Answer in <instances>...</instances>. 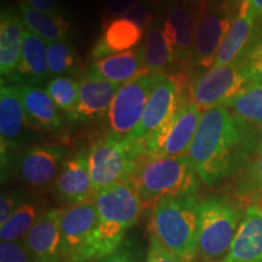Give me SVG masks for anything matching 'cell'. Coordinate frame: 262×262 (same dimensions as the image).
I'll use <instances>...</instances> for the list:
<instances>
[{
    "label": "cell",
    "mask_w": 262,
    "mask_h": 262,
    "mask_svg": "<svg viewBox=\"0 0 262 262\" xmlns=\"http://www.w3.org/2000/svg\"><path fill=\"white\" fill-rule=\"evenodd\" d=\"M256 130L235 119L226 107L203 112L188 150L201 181L212 186L243 168L256 152Z\"/></svg>",
    "instance_id": "cell-1"
},
{
    "label": "cell",
    "mask_w": 262,
    "mask_h": 262,
    "mask_svg": "<svg viewBox=\"0 0 262 262\" xmlns=\"http://www.w3.org/2000/svg\"><path fill=\"white\" fill-rule=\"evenodd\" d=\"M94 202L97 224L89 244L88 262H96L116 251L145 209L131 183H118L101 189L95 194Z\"/></svg>",
    "instance_id": "cell-2"
},
{
    "label": "cell",
    "mask_w": 262,
    "mask_h": 262,
    "mask_svg": "<svg viewBox=\"0 0 262 262\" xmlns=\"http://www.w3.org/2000/svg\"><path fill=\"white\" fill-rule=\"evenodd\" d=\"M199 203L195 194L165 196L152 206L150 234L182 262L196 255Z\"/></svg>",
    "instance_id": "cell-3"
},
{
    "label": "cell",
    "mask_w": 262,
    "mask_h": 262,
    "mask_svg": "<svg viewBox=\"0 0 262 262\" xmlns=\"http://www.w3.org/2000/svg\"><path fill=\"white\" fill-rule=\"evenodd\" d=\"M198 172L188 156L142 158L130 180L143 208H150L165 196L195 194Z\"/></svg>",
    "instance_id": "cell-4"
},
{
    "label": "cell",
    "mask_w": 262,
    "mask_h": 262,
    "mask_svg": "<svg viewBox=\"0 0 262 262\" xmlns=\"http://www.w3.org/2000/svg\"><path fill=\"white\" fill-rule=\"evenodd\" d=\"M242 214L227 199L209 196L199 203L196 255L202 262H221L237 233Z\"/></svg>",
    "instance_id": "cell-5"
},
{
    "label": "cell",
    "mask_w": 262,
    "mask_h": 262,
    "mask_svg": "<svg viewBox=\"0 0 262 262\" xmlns=\"http://www.w3.org/2000/svg\"><path fill=\"white\" fill-rule=\"evenodd\" d=\"M202 114L189 98L180 97L169 119L141 145V159L188 156Z\"/></svg>",
    "instance_id": "cell-6"
},
{
    "label": "cell",
    "mask_w": 262,
    "mask_h": 262,
    "mask_svg": "<svg viewBox=\"0 0 262 262\" xmlns=\"http://www.w3.org/2000/svg\"><path fill=\"white\" fill-rule=\"evenodd\" d=\"M140 157L125 140L113 134L101 137L89 149V168L95 194L101 189L130 183Z\"/></svg>",
    "instance_id": "cell-7"
},
{
    "label": "cell",
    "mask_w": 262,
    "mask_h": 262,
    "mask_svg": "<svg viewBox=\"0 0 262 262\" xmlns=\"http://www.w3.org/2000/svg\"><path fill=\"white\" fill-rule=\"evenodd\" d=\"M251 84L239 62L212 66L192 83L191 101L201 111L228 108L239 94Z\"/></svg>",
    "instance_id": "cell-8"
},
{
    "label": "cell",
    "mask_w": 262,
    "mask_h": 262,
    "mask_svg": "<svg viewBox=\"0 0 262 262\" xmlns=\"http://www.w3.org/2000/svg\"><path fill=\"white\" fill-rule=\"evenodd\" d=\"M233 18L231 6L214 5L202 0L191 66L199 70H209L214 66Z\"/></svg>",
    "instance_id": "cell-9"
},
{
    "label": "cell",
    "mask_w": 262,
    "mask_h": 262,
    "mask_svg": "<svg viewBox=\"0 0 262 262\" xmlns=\"http://www.w3.org/2000/svg\"><path fill=\"white\" fill-rule=\"evenodd\" d=\"M179 83L170 75H155V84L150 91L148 102L145 108L140 123L126 137L127 145L133 147L140 155V148L145 141L157 133L179 103Z\"/></svg>",
    "instance_id": "cell-10"
},
{
    "label": "cell",
    "mask_w": 262,
    "mask_h": 262,
    "mask_svg": "<svg viewBox=\"0 0 262 262\" xmlns=\"http://www.w3.org/2000/svg\"><path fill=\"white\" fill-rule=\"evenodd\" d=\"M68 149L61 145H38L26 148L12 160L17 178L32 188H47L56 182L67 159Z\"/></svg>",
    "instance_id": "cell-11"
},
{
    "label": "cell",
    "mask_w": 262,
    "mask_h": 262,
    "mask_svg": "<svg viewBox=\"0 0 262 262\" xmlns=\"http://www.w3.org/2000/svg\"><path fill=\"white\" fill-rule=\"evenodd\" d=\"M155 84V75H140L120 86L108 111L111 134L126 137L140 123Z\"/></svg>",
    "instance_id": "cell-12"
},
{
    "label": "cell",
    "mask_w": 262,
    "mask_h": 262,
    "mask_svg": "<svg viewBox=\"0 0 262 262\" xmlns=\"http://www.w3.org/2000/svg\"><path fill=\"white\" fill-rule=\"evenodd\" d=\"M97 224L94 201L70 205L61 211L62 262H88V250Z\"/></svg>",
    "instance_id": "cell-13"
},
{
    "label": "cell",
    "mask_w": 262,
    "mask_h": 262,
    "mask_svg": "<svg viewBox=\"0 0 262 262\" xmlns=\"http://www.w3.org/2000/svg\"><path fill=\"white\" fill-rule=\"evenodd\" d=\"M201 5L202 0L193 4L176 2L170 6L164 19V34L171 47L175 63L182 67L191 66Z\"/></svg>",
    "instance_id": "cell-14"
},
{
    "label": "cell",
    "mask_w": 262,
    "mask_h": 262,
    "mask_svg": "<svg viewBox=\"0 0 262 262\" xmlns=\"http://www.w3.org/2000/svg\"><path fill=\"white\" fill-rule=\"evenodd\" d=\"M35 129L29 123L17 85H4L0 89V140L2 157L10 149L27 143L29 134Z\"/></svg>",
    "instance_id": "cell-15"
},
{
    "label": "cell",
    "mask_w": 262,
    "mask_h": 262,
    "mask_svg": "<svg viewBox=\"0 0 262 262\" xmlns=\"http://www.w3.org/2000/svg\"><path fill=\"white\" fill-rule=\"evenodd\" d=\"M54 186L58 198L68 206L94 201L95 189L89 168V149L81 148L64 160Z\"/></svg>",
    "instance_id": "cell-16"
},
{
    "label": "cell",
    "mask_w": 262,
    "mask_h": 262,
    "mask_svg": "<svg viewBox=\"0 0 262 262\" xmlns=\"http://www.w3.org/2000/svg\"><path fill=\"white\" fill-rule=\"evenodd\" d=\"M22 241L34 262H62L61 211H42Z\"/></svg>",
    "instance_id": "cell-17"
},
{
    "label": "cell",
    "mask_w": 262,
    "mask_h": 262,
    "mask_svg": "<svg viewBox=\"0 0 262 262\" xmlns=\"http://www.w3.org/2000/svg\"><path fill=\"white\" fill-rule=\"evenodd\" d=\"M79 103L70 114L72 122H90L106 116L114 97L122 85L101 79L91 72H86L79 80Z\"/></svg>",
    "instance_id": "cell-18"
},
{
    "label": "cell",
    "mask_w": 262,
    "mask_h": 262,
    "mask_svg": "<svg viewBox=\"0 0 262 262\" xmlns=\"http://www.w3.org/2000/svg\"><path fill=\"white\" fill-rule=\"evenodd\" d=\"M221 262H262V209L245 210L228 253Z\"/></svg>",
    "instance_id": "cell-19"
},
{
    "label": "cell",
    "mask_w": 262,
    "mask_h": 262,
    "mask_svg": "<svg viewBox=\"0 0 262 262\" xmlns=\"http://www.w3.org/2000/svg\"><path fill=\"white\" fill-rule=\"evenodd\" d=\"M251 0H239L238 11L231 28L217 52L214 66H227L241 60L255 37V16L251 11Z\"/></svg>",
    "instance_id": "cell-20"
},
{
    "label": "cell",
    "mask_w": 262,
    "mask_h": 262,
    "mask_svg": "<svg viewBox=\"0 0 262 262\" xmlns=\"http://www.w3.org/2000/svg\"><path fill=\"white\" fill-rule=\"evenodd\" d=\"M90 72L101 79L118 85L129 83L140 75H146L143 44L131 50L118 52L94 61Z\"/></svg>",
    "instance_id": "cell-21"
},
{
    "label": "cell",
    "mask_w": 262,
    "mask_h": 262,
    "mask_svg": "<svg viewBox=\"0 0 262 262\" xmlns=\"http://www.w3.org/2000/svg\"><path fill=\"white\" fill-rule=\"evenodd\" d=\"M145 29L126 17H119L102 24V35L94 45L90 56L96 61L140 47L145 38Z\"/></svg>",
    "instance_id": "cell-22"
},
{
    "label": "cell",
    "mask_w": 262,
    "mask_h": 262,
    "mask_svg": "<svg viewBox=\"0 0 262 262\" xmlns=\"http://www.w3.org/2000/svg\"><path fill=\"white\" fill-rule=\"evenodd\" d=\"M25 24L21 15L12 9L2 10L0 17V73L10 77L17 70L25 38Z\"/></svg>",
    "instance_id": "cell-23"
},
{
    "label": "cell",
    "mask_w": 262,
    "mask_h": 262,
    "mask_svg": "<svg viewBox=\"0 0 262 262\" xmlns=\"http://www.w3.org/2000/svg\"><path fill=\"white\" fill-rule=\"evenodd\" d=\"M17 89L29 123L35 130L60 129L62 118L47 91L32 85H17Z\"/></svg>",
    "instance_id": "cell-24"
},
{
    "label": "cell",
    "mask_w": 262,
    "mask_h": 262,
    "mask_svg": "<svg viewBox=\"0 0 262 262\" xmlns=\"http://www.w3.org/2000/svg\"><path fill=\"white\" fill-rule=\"evenodd\" d=\"M15 73L19 79L32 83L47 80L50 77L48 63V41L26 28L21 58ZM14 73V74H15Z\"/></svg>",
    "instance_id": "cell-25"
},
{
    "label": "cell",
    "mask_w": 262,
    "mask_h": 262,
    "mask_svg": "<svg viewBox=\"0 0 262 262\" xmlns=\"http://www.w3.org/2000/svg\"><path fill=\"white\" fill-rule=\"evenodd\" d=\"M145 68L148 75H166L169 68L175 63V58L163 27L157 22L148 26L145 32Z\"/></svg>",
    "instance_id": "cell-26"
},
{
    "label": "cell",
    "mask_w": 262,
    "mask_h": 262,
    "mask_svg": "<svg viewBox=\"0 0 262 262\" xmlns=\"http://www.w3.org/2000/svg\"><path fill=\"white\" fill-rule=\"evenodd\" d=\"M19 15L26 28L45 41H64L68 39L70 24L58 12L48 14L21 4Z\"/></svg>",
    "instance_id": "cell-27"
},
{
    "label": "cell",
    "mask_w": 262,
    "mask_h": 262,
    "mask_svg": "<svg viewBox=\"0 0 262 262\" xmlns=\"http://www.w3.org/2000/svg\"><path fill=\"white\" fill-rule=\"evenodd\" d=\"M229 112L249 126L262 125V83H251L229 104Z\"/></svg>",
    "instance_id": "cell-28"
},
{
    "label": "cell",
    "mask_w": 262,
    "mask_h": 262,
    "mask_svg": "<svg viewBox=\"0 0 262 262\" xmlns=\"http://www.w3.org/2000/svg\"><path fill=\"white\" fill-rule=\"evenodd\" d=\"M42 211L44 210H40L35 203L25 202L10 216L8 221L0 225V241H22Z\"/></svg>",
    "instance_id": "cell-29"
},
{
    "label": "cell",
    "mask_w": 262,
    "mask_h": 262,
    "mask_svg": "<svg viewBox=\"0 0 262 262\" xmlns=\"http://www.w3.org/2000/svg\"><path fill=\"white\" fill-rule=\"evenodd\" d=\"M234 194L241 201L256 202L262 195V153L245 164L238 171Z\"/></svg>",
    "instance_id": "cell-30"
},
{
    "label": "cell",
    "mask_w": 262,
    "mask_h": 262,
    "mask_svg": "<svg viewBox=\"0 0 262 262\" xmlns=\"http://www.w3.org/2000/svg\"><path fill=\"white\" fill-rule=\"evenodd\" d=\"M48 63L51 77L79 73L81 63L77 52L67 40L48 42Z\"/></svg>",
    "instance_id": "cell-31"
},
{
    "label": "cell",
    "mask_w": 262,
    "mask_h": 262,
    "mask_svg": "<svg viewBox=\"0 0 262 262\" xmlns=\"http://www.w3.org/2000/svg\"><path fill=\"white\" fill-rule=\"evenodd\" d=\"M45 91L58 110L70 116L79 103V81L70 77H56L47 84Z\"/></svg>",
    "instance_id": "cell-32"
},
{
    "label": "cell",
    "mask_w": 262,
    "mask_h": 262,
    "mask_svg": "<svg viewBox=\"0 0 262 262\" xmlns=\"http://www.w3.org/2000/svg\"><path fill=\"white\" fill-rule=\"evenodd\" d=\"M238 62L244 68L251 83H262V34L253 38Z\"/></svg>",
    "instance_id": "cell-33"
},
{
    "label": "cell",
    "mask_w": 262,
    "mask_h": 262,
    "mask_svg": "<svg viewBox=\"0 0 262 262\" xmlns=\"http://www.w3.org/2000/svg\"><path fill=\"white\" fill-rule=\"evenodd\" d=\"M0 262H34L29 255L24 241L2 242Z\"/></svg>",
    "instance_id": "cell-34"
},
{
    "label": "cell",
    "mask_w": 262,
    "mask_h": 262,
    "mask_svg": "<svg viewBox=\"0 0 262 262\" xmlns=\"http://www.w3.org/2000/svg\"><path fill=\"white\" fill-rule=\"evenodd\" d=\"M25 194L21 191H3L0 195V225L8 221L17 209L24 204Z\"/></svg>",
    "instance_id": "cell-35"
},
{
    "label": "cell",
    "mask_w": 262,
    "mask_h": 262,
    "mask_svg": "<svg viewBox=\"0 0 262 262\" xmlns=\"http://www.w3.org/2000/svg\"><path fill=\"white\" fill-rule=\"evenodd\" d=\"M141 0H107L102 10V24L123 17Z\"/></svg>",
    "instance_id": "cell-36"
},
{
    "label": "cell",
    "mask_w": 262,
    "mask_h": 262,
    "mask_svg": "<svg viewBox=\"0 0 262 262\" xmlns=\"http://www.w3.org/2000/svg\"><path fill=\"white\" fill-rule=\"evenodd\" d=\"M123 17L129 18L130 21L135 22L137 26L143 28L146 31L149 25L153 22V12L152 5H150L149 0H141L139 4H136L129 12H126Z\"/></svg>",
    "instance_id": "cell-37"
},
{
    "label": "cell",
    "mask_w": 262,
    "mask_h": 262,
    "mask_svg": "<svg viewBox=\"0 0 262 262\" xmlns=\"http://www.w3.org/2000/svg\"><path fill=\"white\" fill-rule=\"evenodd\" d=\"M96 262H140V255L135 245L125 241L116 251Z\"/></svg>",
    "instance_id": "cell-38"
},
{
    "label": "cell",
    "mask_w": 262,
    "mask_h": 262,
    "mask_svg": "<svg viewBox=\"0 0 262 262\" xmlns=\"http://www.w3.org/2000/svg\"><path fill=\"white\" fill-rule=\"evenodd\" d=\"M146 262H182L178 256L170 253L168 249L163 247V244L155 235L150 234L149 248L147 253Z\"/></svg>",
    "instance_id": "cell-39"
},
{
    "label": "cell",
    "mask_w": 262,
    "mask_h": 262,
    "mask_svg": "<svg viewBox=\"0 0 262 262\" xmlns=\"http://www.w3.org/2000/svg\"><path fill=\"white\" fill-rule=\"evenodd\" d=\"M21 4H25L29 8L38 10L48 14H56L57 11V0H22Z\"/></svg>",
    "instance_id": "cell-40"
},
{
    "label": "cell",
    "mask_w": 262,
    "mask_h": 262,
    "mask_svg": "<svg viewBox=\"0 0 262 262\" xmlns=\"http://www.w3.org/2000/svg\"><path fill=\"white\" fill-rule=\"evenodd\" d=\"M250 5L256 21L262 22V0H251Z\"/></svg>",
    "instance_id": "cell-41"
},
{
    "label": "cell",
    "mask_w": 262,
    "mask_h": 262,
    "mask_svg": "<svg viewBox=\"0 0 262 262\" xmlns=\"http://www.w3.org/2000/svg\"><path fill=\"white\" fill-rule=\"evenodd\" d=\"M258 153H262V125L258 126L256 130V152H255V156Z\"/></svg>",
    "instance_id": "cell-42"
},
{
    "label": "cell",
    "mask_w": 262,
    "mask_h": 262,
    "mask_svg": "<svg viewBox=\"0 0 262 262\" xmlns=\"http://www.w3.org/2000/svg\"><path fill=\"white\" fill-rule=\"evenodd\" d=\"M254 205H257L258 206V208H260V209H262V195L260 196V198H258L257 199V201L256 202H255V204Z\"/></svg>",
    "instance_id": "cell-43"
},
{
    "label": "cell",
    "mask_w": 262,
    "mask_h": 262,
    "mask_svg": "<svg viewBox=\"0 0 262 262\" xmlns=\"http://www.w3.org/2000/svg\"><path fill=\"white\" fill-rule=\"evenodd\" d=\"M176 2H189V3H192L193 0H176ZM194 2H199V0H194Z\"/></svg>",
    "instance_id": "cell-44"
}]
</instances>
